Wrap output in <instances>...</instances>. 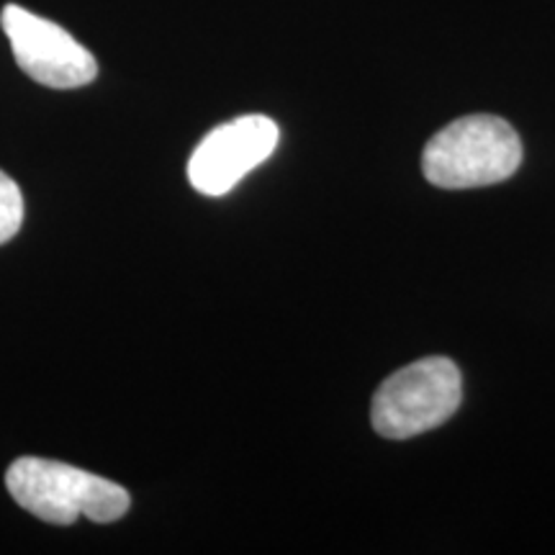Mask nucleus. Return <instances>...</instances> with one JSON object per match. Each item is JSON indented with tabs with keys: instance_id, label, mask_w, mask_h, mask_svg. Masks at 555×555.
<instances>
[{
	"instance_id": "nucleus-2",
	"label": "nucleus",
	"mask_w": 555,
	"mask_h": 555,
	"mask_svg": "<svg viewBox=\"0 0 555 555\" xmlns=\"http://www.w3.org/2000/svg\"><path fill=\"white\" fill-rule=\"evenodd\" d=\"M522 163V142L504 119L463 116L429 139L422 170L437 189H483L512 178Z\"/></svg>"
},
{
	"instance_id": "nucleus-1",
	"label": "nucleus",
	"mask_w": 555,
	"mask_h": 555,
	"mask_svg": "<svg viewBox=\"0 0 555 555\" xmlns=\"http://www.w3.org/2000/svg\"><path fill=\"white\" fill-rule=\"evenodd\" d=\"M5 486L21 509L50 525H73L78 517L116 522L131 504L124 486L44 457L13 461L5 470Z\"/></svg>"
},
{
	"instance_id": "nucleus-6",
	"label": "nucleus",
	"mask_w": 555,
	"mask_h": 555,
	"mask_svg": "<svg viewBox=\"0 0 555 555\" xmlns=\"http://www.w3.org/2000/svg\"><path fill=\"white\" fill-rule=\"evenodd\" d=\"M24 224V196L18 183L0 170V245L13 240Z\"/></svg>"
},
{
	"instance_id": "nucleus-3",
	"label": "nucleus",
	"mask_w": 555,
	"mask_h": 555,
	"mask_svg": "<svg viewBox=\"0 0 555 555\" xmlns=\"http://www.w3.org/2000/svg\"><path fill=\"white\" fill-rule=\"evenodd\" d=\"M461 399V371L453 360H416L380 384L373 397L371 422L388 440H406L448 422Z\"/></svg>"
},
{
	"instance_id": "nucleus-5",
	"label": "nucleus",
	"mask_w": 555,
	"mask_h": 555,
	"mask_svg": "<svg viewBox=\"0 0 555 555\" xmlns=\"http://www.w3.org/2000/svg\"><path fill=\"white\" fill-rule=\"evenodd\" d=\"M278 124L268 116L249 114L221 124L201 139L189 159L191 185L204 196H224L278 147Z\"/></svg>"
},
{
	"instance_id": "nucleus-4",
	"label": "nucleus",
	"mask_w": 555,
	"mask_h": 555,
	"mask_svg": "<svg viewBox=\"0 0 555 555\" xmlns=\"http://www.w3.org/2000/svg\"><path fill=\"white\" fill-rule=\"evenodd\" d=\"M0 24L11 41L16 65L39 86L73 90L88 86L99 75L93 54L54 21L34 16L11 3L0 13Z\"/></svg>"
}]
</instances>
